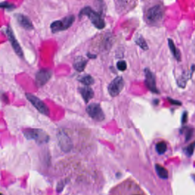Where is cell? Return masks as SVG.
Masks as SVG:
<instances>
[{
  "label": "cell",
  "instance_id": "6da1fadb",
  "mask_svg": "<svg viewBox=\"0 0 195 195\" xmlns=\"http://www.w3.org/2000/svg\"><path fill=\"white\" fill-rule=\"evenodd\" d=\"M164 14L165 9L163 5L157 4L150 8L147 11L145 20L150 25H157L163 20Z\"/></svg>",
  "mask_w": 195,
  "mask_h": 195
},
{
  "label": "cell",
  "instance_id": "7a4b0ae2",
  "mask_svg": "<svg viewBox=\"0 0 195 195\" xmlns=\"http://www.w3.org/2000/svg\"><path fill=\"white\" fill-rule=\"evenodd\" d=\"M84 15L89 17L91 22L96 28L102 29L105 27V21L102 18L100 14L93 10L89 6H86L80 11L79 17L81 18Z\"/></svg>",
  "mask_w": 195,
  "mask_h": 195
},
{
  "label": "cell",
  "instance_id": "3957f363",
  "mask_svg": "<svg viewBox=\"0 0 195 195\" xmlns=\"http://www.w3.org/2000/svg\"><path fill=\"white\" fill-rule=\"evenodd\" d=\"M24 135L28 140H34L37 143H46L49 136L44 131L40 129H27L24 130Z\"/></svg>",
  "mask_w": 195,
  "mask_h": 195
},
{
  "label": "cell",
  "instance_id": "277c9868",
  "mask_svg": "<svg viewBox=\"0 0 195 195\" xmlns=\"http://www.w3.org/2000/svg\"><path fill=\"white\" fill-rule=\"evenodd\" d=\"M75 20V17L74 15H68L62 20H57L52 22L50 25V29L53 33L66 30L73 25Z\"/></svg>",
  "mask_w": 195,
  "mask_h": 195
},
{
  "label": "cell",
  "instance_id": "5b68a950",
  "mask_svg": "<svg viewBox=\"0 0 195 195\" xmlns=\"http://www.w3.org/2000/svg\"><path fill=\"white\" fill-rule=\"evenodd\" d=\"M26 97L41 113L45 116H48L49 115L50 112L48 107L42 101L40 100V99L31 93H26Z\"/></svg>",
  "mask_w": 195,
  "mask_h": 195
},
{
  "label": "cell",
  "instance_id": "8992f818",
  "mask_svg": "<svg viewBox=\"0 0 195 195\" xmlns=\"http://www.w3.org/2000/svg\"><path fill=\"white\" fill-rule=\"evenodd\" d=\"M86 112L92 119L97 121H102L105 119V115L100 105L97 103H92L86 108Z\"/></svg>",
  "mask_w": 195,
  "mask_h": 195
},
{
  "label": "cell",
  "instance_id": "52a82bcc",
  "mask_svg": "<svg viewBox=\"0 0 195 195\" xmlns=\"http://www.w3.org/2000/svg\"><path fill=\"white\" fill-rule=\"evenodd\" d=\"M124 86V81L121 76L116 77L108 85V92L112 97L117 96L123 89Z\"/></svg>",
  "mask_w": 195,
  "mask_h": 195
},
{
  "label": "cell",
  "instance_id": "ba28073f",
  "mask_svg": "<svg viewBox=\"0 0 195 195\" xmlns=\"http://www.w3.org/2000/svg\"><path fill=\"white\" fill-rule=\"evenodd\" d=\"M145 73V83L146 87L150 90L155 93H159V90L156 87L155 76L149 69L145 68L144 69Z\"/></svg>",
  "mask_w": 195,
  "mask_h": 195
},
{
  "label": "cell",
  "instance_id": "9c48e42d",
  "mask_svg": "<svg viewBox=\"0 0 195 195\" xmlns=\"http://www.w3.org/2000/svg\"><path fill=\"white\" fill-rule=\"evenodd\" d=\"M52 72L49 69H43L39 70L35 76V82L38 86H42L50 80Z\"/></svg>",
  "mask_w": 195,
  "mask_h": 195
},
{
  "label": "cell",
  "instance_id": "30bf717a",
  "mask_svg": "<svg viewBox=\"0 0 195 195\" xmlns=\"http://www.w3.org/2000/svg\"><path fill=\"white\" fill-rule=\"evenodd\" d=\"M6 34L8 37V39L10 41L11 45L12 46L15 52V53L19 55L20 57H22L23 56V52L22 49L20 46V44H18L17 40H16L15 36L13 34V32L12 29L11 27L9 26L7 29H6Z\"/></svg>",
  "mask_w": 195,
  "mask_h": 195
},
{
  "label": "cell",
  "instance_id": "8fae6325",
  "mask_svg": "<svg viewBox=\"0 0 195 195\" xmlns=\"http://www.w3.org/2000/svg\"><path fill=\"white\" fill-rule=\"evenodd\" d=\"M15 17L18 24L24 28L28 30H30L33 28V25L31 21L26 16L21 14H18Z\"/></svg>",
  "mask_w": 195,
  "mask_h": 195
},
{
  "label": "cell",
  "instance_id": "7c38bea8",
  "mask_svg": "<svg viewBox=\"0 0 195 195\" xmlns=\"http://www.w3.org/2000/svg\"><path fill=\"white\" fill-rule=\"evenodd\" d=\"M79 91L85 103H88L94 97V92L89 86L80 88Z\"/></svg>",
  "mask_w": 195,
  "mask_h": 195
},
{
  "label": "cell",
  "instance_id": "4fadbf2b",
  "mask_svg": "<svg viewBox=\"0 0 195 195\" xmlns=\"http://www.w3.org/2000/svg\"><path fill=\"white\" fill-rule=\"evenodd\" d=\"M88 61L82 56H79L76 57L74 63L73 67L76 70L79 72H81L85 69L86 65L87 64Z\"/></svg>",
  "mask_w": 195,
  "mask_h": 195
},
{
  "label": "cell",
  "instance_id": "5bb4252c",
  "mask_svg": "<svg viewBox=\"0 0 195 195\" xmlns=\"http://www.w3.org/2000/svg\"><path fill=\"white\" fill-rule=\"evenodd\" d=\"M168 45L172 55L175 57L176 60L178 61H180L181 60V53L179 50L176 47L173 40H171L170 39H168Z\"/></svg>",
  "mask_w": 195,
  "mask_h": 195
},
{
  "label": "cell",
  "instance_id": "9a60e30c",
  "mask_svg": "<svg viewBox=\"0 0 195 195\" xmlns=\"http://www.w3.org/2000/svg\"><path fill=\"white\" fill-rule=\"evenodd\" d=\"M155 167L156 172L161 179H166L168 178V172L165 168L160 164H156Z\"/></svg>",
  "mask_w": 195,
  "mask_h": 195
},
{
  "label": "cell",
  "instance_id": "2e32d148",
  "mask_svg": "<svg viewBox=\"0 0 195 195\" xmlns=\"http://www.w3.org/2000/svg\"><path fill=\"white\" fill-rule=\"evenodd\" d=\"M78 80L81 82L82 84L85 85L86 86H89L91 85H93L94 84L95 80L93 78L89 75H85L79 77Z\"/></svg>",
  "mask_w": 195,
  "mask_h": 195
},
{
  "label": "cell",
  "instance_id": "e0dca14e",
  "mask_svg": "<svg viewBox=\"0 0 195 195\" xmlns=\"http://www.w3.org/2000/svg\"><path fill=\"white\" fill-rule=\"evenodd\" d=\"M193 71H192L190 73H187V74H184L183 75L181 76L180 78L177 80V84L180 86L181 88H184L187 83V81L188 79H191L192 73Z\"/></svg>",
  "mask_w": 195,
  "mask_h": 195
},
{
  "label": "cell",
  "instance_id": "ac0fdd59",
  "mask_svg": "<svg viewBox=\"0 0 195 195\" xmlns=\"http://www.w3.org/2000/svg\"><path fill=\"white\" fill-rule=\"evenodd\" d=\"M135 42L136 43V44L139 45L142 49L144 50L148 49V46L147 45V43L146 42L145 39L143 38V37L142 35H140L136 38Z\"/></svg>",
  "mask_w": 195,
  "mask_h": 195
},
{
  "label": "cell",
  "instance_id": "d6986e66",
  "mask_svg": "<svg viewBox=\"0 0 195 195\" xmlns=\"http://www.w3.org/2000/svg\"><path fill=\"white\" fill-rule=\"evenodd\" d=\"M156 149L159 154H163L167 150V144L165 141H161L156 144Z\"/></svg>",
  "mask_w": 195,
  "mask_h": 195
},
{
  "label": "cell",
  "instance_id": "ffe728a7",
  "mask_svg": "<svg viewBox=\"0 0 195 195\" xmlns=\"http://www.w3.org/2000/svg\"><path fill=\"white\" fill-rule=\"evenodd\" d=\"M60 143L61 145L62 148L64 150H68L70 148V142H69V139H68V137L66 136H62L60 138Z\"/></svg>",
  "mask_w": 195,
  "mask_h": 195
},
{
  "label": "cell",
  "instance_id": "44dd1931",
  "mask_svg": "<svg viewBox=\"0 0 195 195\" xmlns=\"http://www.w3.org/2000/svg\"><path fill=\"white\" fill-rule=\"evenodd\" d=\"M117 67L120 71H125L126 69L127 65L125 61H120L117 63Z\"/></svg>",
  "mask_w": 195,
  "mask_h": 195
},
{
  "label": "cell",
  "instance_id": "7402d4cb",
  "mask_svg": "<svg viewBox=\"0 0 195 195\" xmlns=\"http://www.w3.org/2000/svg\"><path fill=\"white\" fill-rule=\"evenodd\" d=\"M15 6L13 4H11L9 2H4L0 3V8H4V9H12L14 8Z\"/></svg>",
  "mask_w": 195,
  "mask_h": 195
},
{
  "label": "cell",
  "instance_id": "603a6c76",
  "mask_svg": "<svg viewBox=\"0 0 195 195\" xmlns=\"http://www.w3.org/2000/svg\"><path fill=\"white\" fill-rule=\"evenodd\" d=\"M194 148H195V143H192L187 148V153L190 156L192 155L194 152Z\"/></svg>",
  "mask_w": 195,
  "mask_h": 195
},
{
  "label": "cell",
  "instance_id": "cb8c5ba5",
  "mask_svg": "<svg viewBox=\"0 0 195 195\" xmlns=\"http://www.w3.org/2000/svg\"><path fill=\"white\" fill-rule=\"evenodd\" d=\"M168 100L170 104H172L173 105H178V106H181L182 105V103L178 100H173L172 99H170V97L168 98Z\"/></svg>",
  "mask_w": 195,
  "mask_h": 195
},
{
  "label": "cell",
  "instance_id": "d4e9b609",
  "mask_svg": "<svg viewBox=\"0 0 195 195\" xmlns=\"http://www.w3.org/2000/svg\"><path fill=\"white\" fill-rule=\"evenodd\" d=\"M193 135V130H190L188 131L187 135L186 136V139L187 140H188L190 139L191 138L192 136Z\"/></svg>",
  "mask_w": 195,
  "mask_h": 195
},
{
  "label": "cell",
  "instance_id": "484cf974",
  "mask_svg": "<svg viewBox=\"0 0 195 195\" xmlns=\"http://www.w3.org/2000/svg\"><path fill=\"white\" fill-rule=\"evenodd\" d=\"M187 117H188L187 112H185V113L183 114V119H182V122H183V123H184L185 122H187Z\"/></svg>",
  "mask_w": 195,
  "mask_h": 195
},
{
  "label": "cell",
  "instance_id": "4316f807",
  "mask_svg": "<svg viewBox=\"0 0 195 195\" xmlns=\"http://www.w3.org/2000/svg\"><path fill=\"white\" fill-rule=\"evenodd\" d=\"M88 57L89 58H90V59H95L96 57V56L95 55H92V54H89V53H88Z\"/></svg>",
  "mask_w": 195,
  "mask_h": 195
},
{
  "label": "cell",
  "instance_id": "83f0119b",
  "mask_svg": "<svg viewBox=\"0 0 195 195\" xmlns=\"http://www.w3.org/2000/svg\"><path fill=\"white\" fill-rule=\"evenodd\" d=\"M0 195H2V194H1V193H0Z\"/></svg>",
  "mask_w": 195,
  "mask_h": 195
}]
</instances>
